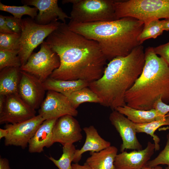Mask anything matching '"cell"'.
I'll list each match as a JSON object with an SVG mask.
<instances>
[{
  "label": "cell",
  "instance_id": "1",
  "mask_svg": "<svg viewBox=\"0 0 169 169\" xmlns=\"http://www.w3.org/2000/svg\"><path fill=\"white\" fill-rule=\"evenodd\" d=\"M45 41L57 54L60 61L50 78L80 80L90 83L102 76L107 60L96 41L72 31L63 23Z\"/></svg>",
  "mask_w": 169,
  "mask_h": 169
},
{
  "label": "cell",
  "instance_id": "2",
  "mask_svg": "<svg viewBox=\"0 0 169 169\" xmlns=\"http://www.w3.org/2000/svg\"><path fill=\"white\" fill-rule=\"evenodd\" d=\"M145 62L144 47L140 45L128 55L110 61L102 76L88 87L98 96L101 105L112 110L123 106L125 94L141 75Z\"/></svg>",
  "mask_w": 169,
  "mask_h": 169
},
{
  "label": "cell",
  "instance_id": "3",
  "mask_svg": "<svg viewBox=\"0 0 169 169\" xmlns=\"http://www.w3.org/2000/svg\"><path fill=\"white\" fill-rule=\"evenodd\" d=\"M69 29L97 42L107 60L118 56L125 57L141 45L138 37L144 23L131 17L110 21L78 23L70 20Z\"/></svg>",
  "mask_w": 169,
  "mask_h": 169
},
{
  "label": "cell",
  "instance_id": "4",
  "mask_svg": "<svg viewBox=\"0 0 169 169\" xmlns=\"http://www.w3.org/2000/svg\"><path fill=\"white\" fill-rule=\"evenodd\" d=\"M145 56L142 72L126 93L125 101L128 106L148 110L153 109L159 99L166 104L169 103V65L155 53L153 47L145 49Z\"/></svg>",
  "mask_w": 169,
  "mask_h": 169
},
{
  "label": "cell",
  "instance_id": "5",
  "mask_svg": "<svg viewBox=\"0 0 169 169\" xmlns=\"http://www.w3.org/2000/svg\"><path fill=\"white\" fill-rule=\"evenodd\" d=\"M116 20L131 17L144 24L155 19H169V0H115Z\"/></svg>",
  "mask_w": 169,
  "mask_h": 169
},
{
  "label": "cell",
  "instance_id": "6",
  "mask_svg": "<svg viewBox=\"0 0 169 169\" xmlns=\"http://www.w3.org/2000/svg\"><path fill=\"white\" fill-rule=\"evenodd\" d=\"M115 0H64L72 4L70 20L78 23L110 21L116 20Z\"/></svg>",
  "mask_w": 169,
  "mask_h": 169
},
{
  "label": "cell",
  "instance_id": "7",
  "mask_svg": "<svg viewBox=\"0 0 169 169\" xmlns=\"http://www.w3.org/2000/svg\"><path fill=\"white\" fill-rule=\"evenodd\" d=\"M60 23L56 21L48 24L42 25L37 23L31 18L22 19L18 52L22 66L26 64L34 49L41 44Z\"/></svg>",
  "mask_w": 169,
  "mask_h": 169
},
{
  "label": "cell",
  "instance_id": "8",
  "mask_svg": "<svg viewBox=\"0 0 169 169\" xmlns=\"http://www.w3.org/2000/svg\"><path fill=\"white\" fill-rule=\"evenodd\" d=\"M60 64L57 54L44 41L41 44L39 50L33 53L20 69L33 75L43 83L59 68Z\"/></svg>",
  "mask_w": 169,
  "mask_h": 169
},
{
  "label": "cell",
  "instance_id": "9",
  "mask_svg": "<svg viewBox=\"0 0 169 169\" xmlns=\"http://www.w3.org/2000/svg\"><path fill=\"white\" fill-rule=\"evenodd\" d=\"M44 120L43 117L38 115L20 123L6 124L5 128L8 130V134L5 138V145L20 146L25 149Z\"/></svg>",
  "mask_w": 169,
  "mask_h": 169
},
{
  "label": "cell",
  "instance_id": "10",
  "mask_svg": "<svg viewBox=\"0 0 169 169\" xmlns=\"http://www.w3.org/2000/svg\"><path fill=\"white\" fill-rule=\"evenodd\" d=\"M38 113L45 120L58 119L66 115L76 116L78 111L72 106L66 96L55 91L48 90Z\"/></svg>",
  "mask_w": 169,
  "mask_h": 169
},
{
  "label": "cell",
  "instance_id": "11",
  "mask_svg": "<svg viewBox=\"0 0 169 169\" xmlns=\"http://www.w3.org/2000/svg\"><path fill=\"white\" fill-rule=\"evenodd\" d=\"M36 116L35 110L25 103L18 94L6 96L3 109L0 113V124H14Z\"/></svg>",
  "mask_w": 169,
  "mask_h": 169
},
{
  "label": "cell",
  "instance_id": "12",
  "mask_svg": "<svg viewBox=\"0 0 169 169\" xmlns=\"http://www.w3.org/2000/svg\"><path fill=\"white\" fill-rule=\"evenodd\" d=\"M21 74L18 89L19 95L33 109L35 110L39 108L44 99L46 90L43 83L27 72L21 70Z\"/></svg>",
  "mask_w": 169,
  "mask_h": 169
},
{
  "label": "cell",
  "instance_id": "13",
  "mask_svg": "<svg viewBox=\"0 0 169 169\" xmlns=\"http://www.w3.org/2000/svg\"><path fill=\"white\" fill-rule=\"evenodd\" d=\"M109 118L122 139V143L120 147L121 152L127 149L137 151L142 149V145L136 136L134 123L115 110H112Z\"/></svg>",
  "mask_w": 169,
  "mask_h": 169
},
{
  "label": "cell",
  "instance_id": "14",
  "mask_svg": "<svg viewBox=\"0 0 169 169\" xmlns=\"http://www.w3.org/2000/svg\"><path fill=\"white\" fill-rule=\"evenodd\" d=\"M82 129L78 121L69 115L57 119L53 129L54 143L58 142L63 146L73 143L83 138Z\"/></svg>",
  "mask_w": 169,
  "mask_h": 169
},
{
  "label": "cell",
  "instance_id": "15",
  "mask_svg": "<svg viewBox=\"0 0 169 169\" xmlns=\"http://www.w3.org/2000/svg\"><path fill=\"white\" fill-rule=\"evenodd\" d=\"M21 2L38 9L39 12L34 20L40 24H48L58 20L66 23V19L70 18L59 6L57 0H22Z\"/></svg>",
  "mask_w": 169,
  "mask_h": 169
},
{
  "label": "cell",
  "instance_id": "16",
  "mask_svg": "<svg viewBox=\"0 0 169 169\" xmlns=\"http://www.w3.org/2000/svg\"><path fill=\"white\" fill-rule=\"evenodd\" d=\"M154 143L148 142L145 148L117 154L114 165L115 169H141L146 165L155 151Z\"/></svg>",
  "mask_w": 169,
  "mask_h": 169
},
{
  "label": "cell",
  "instance_id": "17",
  "mask_svg": "<svg viewBox=\"0 0 169 169\" xmlns=\"http://www.w3.org/2000/svg\"><path fill=\"white\" fill-rule=\"evenodd\" d=\"M57 119L45 120L40 125L28 142L30 153H41L44 147L49 148L53 145V129Z\"/></svg>",
  "mask_w": 169,
  "mask_h": 169
},
{
  "label": "cell",
  "instance_id": "18",
  "mask_svg": "<svg viewBox=\"0 0 169 169\" xmlns=\"http://www.w3.org/2000/svg\"><path fill=\"white\" fill-rule=\"evenodd\" d=\"M83 130L86 134L85 143L80 149H76L73 161L78 163L82 155L86 151L98 152L111 146L110 143L103 139L93 125L84 127Z\"/></svg>",
  "mask_w": 169,
  "mask_h": 169
},
{
  "label": "cell",
  "instance_id": "19",
  "mask_svg": "<svg viewBox=\"0 0 169 169\" xmlns=\"http://www.w3.org/2000/svg\"><path fill=\"white\" fill-rule=\"evenodd\" d=\"M118 151L116 147L111 146L99 152H90L84 163L91 169H115L114 162Z\"/></svg>",
  "mask_w": 169,
  "mask_h": 169
},
{
  "label": "cell",
  "instance_id": "20",
  "mask_svg": "<svg viewBox=\"0 0 169 169\" xmlns=\"http://www.w3.org/2000/svg\"><path fill=\"white\" fill-rule=\"evenodd\" d=\"M21 76L20 68L8 67L1 70L0 95L18 94Z\"/></svg>",
  "mask_w": 169,
  "mask_h": 169
},
{
  "label": "cell",
  "instance_id": "21",
  "mask_svg": "<svg viewBox=\"0 0 169 169\" xmlns=\"http://www.w3.org/2000/svg\"><path fill=\"white\" fill-rule=\"evenodd\" d=\"M89 83L82 80H64L48 78L43 82L46 90L55 91L67 96L73 92L88 87Z\"/></svg>",
  "mask_w": 169,
  "mask_h": 169
},
{
  "label": "cell",
  "instance_id": "22",
  "mask_svg": "<svg viewBox=\"0 0 169 169\" xmlns=\"http://www.w3.org/2000/svg\"><path fill=\"white\" fill-rule=\"evenodd\" d=\"M125 116L133 123L143 124L156 120V112L153 109L148 110L135 109L126 105L118 107L115 110Z\"/></svg>",
  "mask_w": 169,
  "mask_h": 169
},
{
  "label": "cell",
  "instance_id": "23",
  "mask_svg": "<svg viewBox=\"0 0 169 169\" xmlns=\"http://www.w3.org/2000/svg\"><path fill=\"white\" fill-rule=\"evenodd\" d=\"M164 125H169V113L164 119L155 120L146 124H138L134 123V125L136 132L145 133L150 135L153 138L155 146V151L159 150V143L160 139L154 134L155 131L160 127Z\"/></svg>",
  "mask_w": 169,
  "mask_h": 169
},
{
  "label": "cell",
  "instance_id": "24",
  "mask_svg": "<svg viewBox=\"0 0 169 169\" xmlns=\"http://www.w3.org/2000/svg\"><path fill=\"white\" fill-rule=\"evenodd\" d=\"M72 106L76 109L85 102L100 103L98 96L88 87L76 90L67 96Z\"/></svg>",
  "mask_w": 169,
  "mask_h": 169
},
{
  "label": "cell",
  "instance_id": "25",
  "mask_svg": "<svg viewBox=\"0 0 169 169\" xmlns=\"http://www.w3.org/2000/svg\"><path fill=\"white\" fill-rule=\"evenodd\" d=\"M163 22V20L155 19L144 24L143 30L138 37L141 44L147 39H155L162 34L164 31Z\"/></svg>",
  "mask_w": 169,
  "mask_h": 169
},
{
  "label": "cell",
  "instance_id": "26",
  "mask_svg": "<svg viewBox=\"0 0 169 169\" xmlns=\"http://www.w3.org/2000/svg\"><path fill=\"white\" fill-rule=\"evenodd\" d=\"M76 150L73 144H66L63 146V154L59 159L56 160L51 156L48 158L59 169H72L71 162Z\"/></svg>",
  "mask_w": 169,
  "mask_h": 169
},
{
  "label": "cell",
  "instance_id": "27",
  "mask_svg": "<svg viewBox=\"0 0 169 169\" xmlns=\"http://www.w3.org/2000/svg\"><path fill=\"white\" fill-rule=\"evenodd\" d=\"M0 10L9 13L16 18L21 19L23 15H28L33 19H35L38 13V9L36 7H31L29 6H9L4 4L0 2Z\"/></svg>",
  "mask_w": 169,
  "mask_h": 169
},
{
  "label": "cell",
  "instance_id": "28",
  "mask_svg": "<svg viewBox=\"0 0 169 169\" xmlns=\"http://www.w3.org/2000/svg\"><path fill=\"white\" fill-rule=\"evenodd\" d=\"M19 51L0 49V70L8 67L20 68Z\"/></svg>",
  "mask_w": 169,
  "mask_h": 169
},
{
  "label": "cell",
  "instance_id": "29",
  "mask_svg": "<svg viewBox=\"0 0 169 169\" xmlns=\"http://www.w3.org/2000/svg\"><path fill=\"white\" fill-rule=\"evenodd\" d=\"M20 34L0 33V49L19 51Z\"/></svg>",
  "mask_w": 169,
  "mask_h": 169
},
{
  "label": "cell",
  "instance_id": "30",
  "mask_svg": "<svg viewBox=\"0 0 169 169\" xmlns=\"http://www.w3.org/2000/svg\"><path fill=\"white\" fill-rule=\"evenodd\" d=\"M167 141L164 149L155 158L149 160L146 165L154 167L160 164H165L169 166V133L166 136Z\"/></svg>",
  "mask_w": 169,
  "mask_h": 169
},
{
  "label": "cell",
  "instance_id": "31",
  "mask_svg": "<svg viewBox=\"0 0 169 169\" xmlns=\"http://www.w3.org/2000/svg\"><path fill=\"white\" fill-rule=\"evenodd\" d=\"M153 109L156 112V120H160L164 119L169 112V105L163 102L161 99L160 98L154 103Z\"/></svg>",
  "mask_w": 169,
  "mask_h": 169
},
{
  "label": "cell",
  "instance_id": "32",
  "mask_svg": "<svg viewBox=\"0 0 169 169\" xmlns=\"http://www.w3.org/2000/svg\"><path fill=\"white\" fill-rule=\"evenodd\" d=\"M5 21L9 28L14 33L20 34L21 33V19L11 16H5Z\"/></svg>",
  "mask_w": 169,
  "mask_h": 169
},
{
  "label": "cell",
  "instance_id": "33",
  "mask_svg": "<svg viewBox=\"0 0 169 169\" xmlns=\"http://www.w3.org/2000/svg\"><path fill=\"white\" fill-rule=\"evenodd\" d=\"M153 50L155 53L160 55L169 65V42L153 47Z\"/></svg>",
  "mask_w": 169,
  "mask_h": 169
},
{
  "label": "cell",
  "instance_id": "34",
  "mask_svg": "<svg viewBox=\"0 0 169 169\" xmlns=\"http://www.w3.org/2000/svg\"><path fill=\"white\" fill-rule=\"evenodd\" d=\"M0 33H14L7 25L5 16L1 14L0 15Z\"/></svg>",
  "mask_w": 169,
  "mask_h": 169
},
{
  "label": "cell",
  "instance_id": "35",
  "mask_svg": "<svg viewBox=\"0 0 169 169\" xmlns=\"http://www.w3.org/2000/svg\"><path fill=\"white\" fill-rule=\"evenodd\" d=\"M0 169H11L9 161L8 159L0 157Z\"/></svg>",
  "mask_w": 169,
  "mask_h": 169
},
{
  "label": "cell",
  "instance_id": "36",
  "mask_svg": "<svg viewBox=\"0 0 169 169\" xmlns=\"http://www.w3.org/2000/svg\"><path fill=\"white\" fill-rule=\"evenodd\" d=\"M72 169H91L87 165L84 163L83 165L79 164L78 163H75L72 164Z\"/></svg>",
  "mask_w": 169,
  "mask_h": 169
},
{
  "label": "cell",
  "instance_id": "37",
  "mask_svg": "<svg viewBox=\"0 0 169 169\" xmlns=\"http://www.w3.org/2000/svg\"><path fill=\"white\" fill-rule=\"evenodd\" d=\"M6 96L0 95V113L2 112L4 106Z\"/></svg>",
  "mask_w": 169,
  "mask_h": 169
},
{
  "label": "cell",
  "instance_id": "38",
  "mask_svg": "<svg viewBox=\"0 0 169 169\" xmlns=\"http://www.w3.org/2000/svg\"><path fill=\"white\" fill-rule=\"evenodd\" d=\"M8 134V131L7 129L0 128V139L6 137Z\"/></svg>",
  "mask_w": 169,
  "mask_h": 169
},
{
  "label": "cell",
  "instance_id": "39",
  "mask_svg": "<svg viewBox=\"0 0 169 169\" xmlns=\"http://www.w3.org/2000/svg\"><path fill=\"white\" fill-rule=\"evenodd\" d=\"M163 28L164 31H169V19L163 20Z\"/></svg>",
  "mask_w": 169,
  "mask_h": 169
},
{
  "label": "cell",
  "instance_id": "40",
  "mask_svg": "<svg viewBox=\"0 0 169 169\" xmlns=\"http://www.w3.org/2000/svg\"><path fill=\"white\" fill-rule=\"evenodd\" d=\"M141 169H162V168L159 165L154 167H150L146 165Z\"/></svg>",
  "mask_w": 169,
  "mask_h": 169
},
{
  "label": "cell",
  "instance_id": "41",
  "mask_svg": "<svg viewBox=\"0 0 169 169\" xmlns=\"http://www.w3.org/2000/svg\"><path fill=\"white\" fill-rule=\"evenodd\" d=\"M165 169H169V166H167V167L165 168Z\"/></svg>",
  "mask_w": 169,
  "mask_h": 169
}]
</instances>
